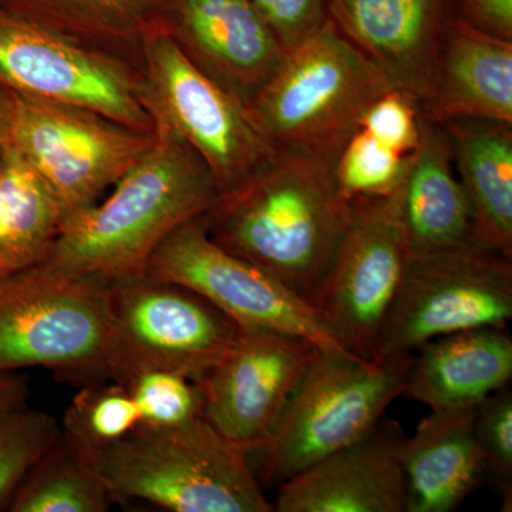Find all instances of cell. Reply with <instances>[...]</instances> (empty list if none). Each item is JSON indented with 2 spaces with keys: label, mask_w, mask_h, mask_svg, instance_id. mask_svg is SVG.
Instances as JSON below:
<instances>
[{
  "label": "cell",
  "mask_w": 512,
  "mask_h": 512,
  "mask_svg": "<svg viewBox=\"0 0 512 512\" xmlns=\"http://www.w3.org/2000/svg\"><path fill=\"white\" fill-rule=\"evenodd\" d=\"M335 156L284 151L201 217L212 241L311 303L350 221Z\"/></svg>",
  "instance_id": "obj_1"
},
{
  "label": "cell",
  "mask_w": 512,
  "mask_h": 512,
  "mask_svg": "<svg viewBox=\"0 0 512 512\" xmlns=\"http://www.w3.org/2000/svg\"><path fill=\"white\" fill-rule=\"evenodd\" d=\"M154 131L153 147L106 200L64 220L40 266L109 284L137 278L175 229L210 210L220 190L207 165L167 128Z\"/></svg>",
  "instance_id": "obj_2"
},
{
  "label": "cell",
  "mask_w": 512,
  "mask_h": 512,
  "mask_svg": "<svg viewBox=\"0 0 512 512\" xmlns=\"http://www.w3.org/2000/svg\"><path fill=\"white\" fill-rule=\"evenodd\" d=\"M114 498L174 512H272L249 454L204 416L173 424H140L97 454Z\"/></svg>",
  "instance_id": "obj_3"
},
{
  "label": "cell",
  "mask_w": 512,
  "mask_h": 512,
  "mask_svg": "<svg viewBox=\"0 0 512 512\" xmlns=\"http://www.w3.org/2000/svg\"><path fill=\"white\" fill-rule=\"evenodd\" d=\"M392 89L387 77L328 18L286 52L247 109L278 153L338 157L367 107Z\"/></svg>",
  "instance_id": "obj_4"
},
{
  "label": "cell",
  "mask_w": 512,
  "mask_h": 512,
  "mask_svg": "<svg viewBox=\"0 0 512 512\" xmlns=\"http://www.w3.org/2000/svg\"><path fill=\"white\" fill-rule=\"evenodd\" d=\"M110 284L35 265L0 275V373L43 367L63 379L111 380Z\"/></svg>",
  "instance_id": "obj_5"
},
{
  "label": "cell",
  "mask_w": 512,
  "mask_h": 512,
  "mask_svg": "<svg viewBox=\"0 0 512 512\" xmlns=\"http://www.w3.org/2000/svg\"><path fill=\"white\" fill-rule=\"evenodd\" d=\"M413 355L365 360L320 352L259 448L262 481L278 487L323 457L366 436L403 396Z\"/></svg>",
  "instance_id": "obj_6"
},
{
  "label": "cell",
  "mask_w": 512,
  "mask_h": 512,
  "mask_svg": "<svg viewBox=\"0 0 512 512\" xmlns=\"http://www.w3.org/2000/svg\"><path fill=\"white\" fill-rule=\"evenodd\" d=\"M140 99L154 127L180 137L204 161L220 195L278 154L259 133L247 107L202 73L164 23L138 43Z\"/></svg>",
  "instance_id": "obj_7"
},
{
  "label": "cell",
  "mask_w": 512,
  "mask_h": 512,
  "mask_svg": "<svg viewBox=\"0 0 512 512\" xmlns=\"http://www.w3.org/2000/svg\"><path fill=\"white\" fill-rule=\"evenodd\" d=\"M0 89L90 110L134 130L154 131L140 99V69L130 60L3 6Z\"/></svg>",
  "instance_id": "obj_8"
},
{
  "label": "cell",
  "mask_w": 512,
  "mask_h": 512,
  "mask_svg": "<svg viewBox=\"0 0 512 512\" xmlns=\"http://www.w3.org/2000/svg\"><path fill=\"white\" fill-rule=\"evenodd\" d=\"M8 94L9 144L53 192L64 220L100 201L156 140V131L90 110Z\"/></svg>",
  "instance_id": "obj_9"
},
{
  "label": "cell",
  "mask_w": 512,
  "mask_h": 512,
  "mask_svg": "<svg viewBox=\"0 0 512 512\" xmlns=\"http://www.w3.org/2000/svg\"><path fill=\"white\" fill-rule=\"evenodd\" d=\"M512 318V256L471 241L410 254L402 284L384 322L383 356L413 355L461 330L507 328Z\"/></svg>",
  "instance_id": "obj_10"
},
{
  "label": "cell",
  "mask_w": 512,
  "mask_h": 512,
  "mask_svg": "<svg viewBox=\"0 0 512 512\" xmlns=\"http://www.w3.org/2000/svg\"><path fill=\"white\" fill-rule=\"evenodd\" d=\"M113 373L164 370L200 383L242 329L200 293L147 276L110 284Z\"/></svg>",
  "instance_id": "obj_11"
},
{
  "label": "cell",
  "mask_w": 512,
  "mask_h": 512,
  "mask_svg": "<svg viewBox=\"0 0 512 512\" xmlns=\"http://www.w3.org/2000/svg\"><path fill=\"white\" fill-rule=\"evenodd\" d=\"M400 188L350 202L348 228L311 301L340 345L360 359H379L383 325L410 258Z\"/></svg>",
  "instance_id": "obj_12"
},
{
  "label": "cell",
  "mask_w": 512,
  "mask_h": 512,
  "mask_svg": "<svg viewBox=\"0 0 512 512\" xmlns=\"http://www.w3.org/2000/svg\"><path fill=\"white\" fill-rule=\"evenodd\" d=\"M144 276L200 293L241 329L301 336L322 352L352 355L311 303L265 269L212 241L201 217L165 239L148 261Z\"/></svg>",
  "instance_id": "obj_13"
},
{
  "label": "cell",
  "mask_w": 512,
  "mask_h": 512,
  "mask_svg": "<svg viewBox=\"0 0 512 512\" xmlns=\"http://www.w3.org/2000/svg\"><path fill=\"white\" fill-rule=\"evenodd\" d=\"M319 352L301 336L242 329L224 359L198 383L205 420L251 456L271 436Z\"/></svg>",
  "instance_id": "obj_14"
},
{
  "label": "cell",
  "mask_w": 512,
  "mask_h": 512,
  "mask_svg": "<svg viewBox=\"0 0 512 512\" xmlns=\"http://www.w3.org/2000/svg\"><path fill=\"white\" fill-rule=\"evenodd\" d=\"M164 25L190 62L245 107L285 59L251 0H167Z\"/></svg>",
  "instance_id": "obj_15"
},
{
  "label": "cell",
  "mask_w": 512,
  "mask_h": 512,
  "mask_svg": "<svg viewBox=\"0 0 512 512\" xmlns=\"http://www.w3.org/2000/svg\"><path fill=\"white\" fill-rule=\"evenodd\" d=\"M407 434L383 419L362 439L278 485L276 512H407Z\"/></svg>",
  "instance_id": "obj_16"
},
{
  "label": "cell",
  "mask_w": 512,
  "mask_h": 512,
  "mask_svg": "<svg viewBox=\"0 0 512 512\" xmlns=\"http://www.w3.org/2000/svg\"><path fill=\"white\" fill-rule=\"evenodd\" d=\"M448 0H328V18L393 89L429 97Z\"/></svg>",
  "instance_id": "obj_17"
},
{
  "label": "cell",
  "mask_w": 512,
  "mask_h": 512,
  "mask_svg": "<svg viewBox=\"0 0 512 512\" xmlns=\"http://www.w3.org/2000/svg\"><path fill=\"white\" fill-rule=\"evenodd\" d=\"M420 110L439 126L461 120L512 124V40L448 16L433 86Z\"/></svg>",
  "instance_id": "obj_18"
},
{
  "label": "cell",
  "mask_w": 512,
  "mask_h": 512,
  "mask_svg": "<svg viewBox=\"0 0 512 512\" xmlns=\"http://www.w3.org/2000/svg\"><path fill=\"white\" fill-rule=\"evenodd\" d=\"M512 377L507 328H477L441 336L414 352L403 396L431 412L474 409Z\"/></svg>",
  "instance_id": "obj_19"
},
{
  "label": "cell",
  "mask_w": 512,
  "mask_h": 512,
  "mask_svg": "<svg viewBox=\"0 0 512 512\" xmlns=\"http://www.w3.org/2000/svg\"><path fill=\"white\" fill-rule=\"evenodd\" d=\"M476 409L431 412L406 437L407 512H451L476 490L487 471L474 434Z\"/></svg>",
  "instance_id": "obj_20"
},
{
  "label": "cell",
  "mask_w": 512,
  "mask_h": 512,
  "mask_svg": "<svg viewBox=\"0 0 512 512\" xmlns=\"http://www.w3.org/2000/svg\"><path fill=\"white\" fill-rule=\"evenodd\" d=\"M400 198L410 254L444 251L473 239V208L454 170L446 134L423 116Z\"/></svg>",
  "instance_id": "obj_21"
},
{
  "label": "cell",
  "mask_w": 512,
  "mask_h": 512,
  "mask_svg": "<svg viewBox=\"0 0 512 512\" xmlns=\"http://www.w3.org/2000/svg\"><path fill=\"white\" fill-rule=\"evenodd\" d=\"M454 167L473 208V241L512 256V124H443Z\"/></svg>",
  "instance_id": "obj_22"
},
{
  "label": "cell",
  "mask_w": 512,
  "mask_h": 512,
  "mask_svg": "<svg viewBox=\"0 0 512 512\" xmlns=\"http://www.w3.org/2000/svg\"><path fill=\"white\" fill-rule=\"evenodd\" d=\"M63 222L53 192L8 143L0 156V275L39 265Z\"/></svg>",
  "instance_id": "obj_23"
},
{
  "label": "cell",
  "mask_w": 512,
  "mask_h": 512,
  "mask_svg": "<svg viewBox=\"0 0 512 512\" xmlns=\"http://www.w3.org/2000/svg\"><path fill=\"white\" fill-rule=\"evenodd\" d=\"M117 503L97 454L60 431L9 505L12 512H106Z\"/></svg>",
  "instance_id": "obj_24"
},
{
  "label": "cell",
  "mask_w": 512,
  "mask_h": 512,
  "mask_svg": "<svg viewBox=\"0 0 512 512\" xmlns=\"http://www.w3.org/2000/svg\"><path fill=\"white\" fill-rule=\"evenodd\" d=\"M0 6L104 49L128 43L138 49L141 37L164 23L167 0H0Z\"/></svg>",
  "instance_id": "obj_25"
},
{
  "label": "cell",
  "mask_w": 512,
  "mask_h": 512,
  "mask_svg": "<svg viewBox=\"0 0 512 512\" xmlns=\"http://www.w3.org/2000/svg\"><path fill=\"white\" fill-rule=\"evenodd\" d=\"M141 424L140 412L126 384L94 382L73 397L60 427L82 446L99 454Z\"/></svg>",
  "instance_id": "obj_26"
},
{
  "label": "cell",
  "mask_w": 512,
  "mask_h": 512,
  "mask_svg": "<svg viewBox=\"0 0 512 512\" xmlns=\"http://www.w3.org/2000/svg\"><path fill=\"white\" fill-rule=\"evenodd\" d=\"M62 427L28 403L0 409V510H9L30 470L55 443Z\"/></svg>",
  "instance_id": "obj_27"
},
{
  "label": "cell",
  "mask_w": 512,
  "mask_h": 512,
  "mask_svg": "<svg viewBox=\"0 0 512 512\" xmlns=\"http://www.w3.org/2000/svg\"><path fill=\"white\" fill-rule=\"evenodd\" d=\"M412 156H402L357 127L336 157L335 180L352 202L386 197L402 187Z\"/></svg>",
  "instance_id": "obj_28"
},
{
  "label": "cell",
  "mask_w": 512,
  "mask_h": 512,
  "mask_svg": "<svg viewBox=\"0 0 512 512\" xmlns=\"http://www.w3.org/2000/svg\"><path fill=\"white\" fill-rule=\"evenodd\" d=\"M141 416V424L173 426L204 416V397L200 384L187 377L143 370L124 380Z\"/></svg>",
  "instance_id": "obj_29"
},
{
  "label": "cell",
  "mask_w": 512,
  "mask_h": 512,
  "mask_svg": "<svg viewBox=\"0 0 512 512\" xmlns=\"http://www.w3.org/2000/svg\"><path fill=\"white\" fill-rule=\"evenodd\" d=\"M474 434L485 470L503 497V511L512 507V390L504 386L478 404Z\"/></svg>",
  "instance_id": "obj_30"
},
{
  "label": "cell",
  "mask_w": 512,
  "mask_h": 512,
  "mask_svg": "<svg viewBox=\"0 0 512 512\" xmlns=\"http://www.w3.org/2000/svg\"><path fill=\"white\" fill-rule=\"evenodd\" d=\"M420 123L419 100L392 89L367 107L357 127L396 153L412 156L420 143Z\"/></svg>",
  "instance_id": "obj_31"
},
{
  "label": "cell",
  "mask_w": 512,
  "mask_h": 512,
  "mask_svg": "<svg viewBox=\"0 0 512 512\" xmlns=\"http://www.w3.org/2000/svg\"><path fill=\"white\" fill-rule=\"evenodd\" d=\"M286 52L302 43L328 19V0H251Z\"/></svg>",
  "instance_id": "obj_32"
},
{
  "label": "cell",
  "mask_w": 512,
  "mask_h": 512,
  "mask_svg": "<svg viewBox=\"0 0 512 512\" xmlns=\"http://www.w3.org/2000/svg\"><path fill=\"white\" fill-rule=\"evenodd\" d=\"M461 18L490 35L512 40V0H458Z\"/></svg>",
  "instance_id": "obj_33"
},
{
  "label": "cell",
  "mask_w": 512,
  "mask_h": 512,
  "mask_svg": "<svg viewBox=\"0 0 512 512\" xmlns=\"http://www.w3.org/2000/svg\"><path fill=\"white\" fill-rule=\"evenodd\" d=\"M29 397L28 377L19 372L0 373V409L26 404Z\"/></svg>",
  "instance_id": "obj_34"
},
{
  "label": "cell",
  "mask_w": 512,
  "mask_h": 512,
  "mask_svg": "<svg viewBox=\"0 0 512 512\" xmlns=\"http://www.w3.org/2000/svg\"><path fill=\"white\" fill-rule=\"evenodd\" d=\"M8 106L9 94L6 90L0 89V156L8 146Z\"/></svg>",
  "instance_id": "obj_35"
}]
</instances>
